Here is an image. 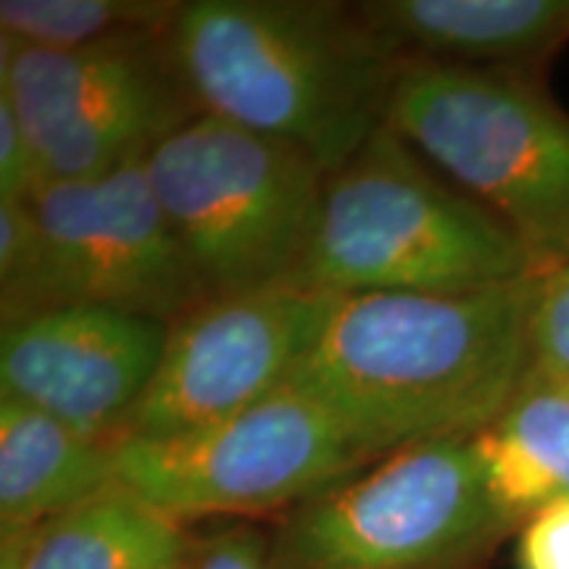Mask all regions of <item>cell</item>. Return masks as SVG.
<instances>
[{
    "label": "cell",
    "instance_id": "4fadbf2b",
    "mask_svg": "<svg viewBox=\"0 0 569 569\" xmlns=\"http://www.w3.org/2000/svg\"><path fill=\"white\" fill-rule=\"evenodd\" d=\"M119 440L0 396V525L32 530L117 486Z\"/></svg>",
    "mask_w": 569,
    "mask_h": 569
},
{
    "label": "cell",
    "instance_id": "44dd1931",
    "mask_svg": "<svg viewBox=\"0 0 569 569\" xmlns=\"http://www.w3.org/2000/svg\"><path fill=\"white\" fill-rule=\"evenodd\" d=\"M517 569H569V498L538 509L519 525Z\"/></svg>",
    "mask_w": 569,
    "mask_h": 569
},
{
    "label": "cell",
    "instance_id": "277c9868",
    "mask_svg": "<svg viewBox=\"0 0 569 569\" xmlns=\"http://www.w3.org/2000/svg\"><path fill=\"white\" fill-rule=\"evenodd\" d=\"M388 127L493 213L540 277L569 264V113L546 77L401 61Z\"/></svg>",
    "mask_w": 569,
    "mask_h": 569
},
{
    "label": "cell",
    "instance_id": "ac0fdd59",
    "mask_svg": "<svg viewBox=\"0 0 569 569\" xmlns=\"http://www.w3.org/2000/svg\"><path fill=\"white\" fill-rule=\"evenodd\" d=\"M532 372L569 388V264L540 277L530 317Z\"/></svg>",
    "mask_w": 569,
    "mask_h": 569
},
{
    "label": "cell",
    "instance_id": "d6986e66",
    "mask_svg": "<svg viewBox=\"0 0 569 569\" xmlns=\"http://www.w3.org/2000/svg\"><path fill=\"white\" fill-rule=\"evenodd\" d=\"M40 182L30 134L11 96L0 88V201H27Z\"/></svg>",
    "mask_w": 569,
    "mask_h": 569
},
{
    "label": "cell",
    "instance_id": "5bb4252c",
    "mask_svg": "<svg viewBox=\"0 0 569 569\" xmlns=\"http://www.w3.org/2000/svg\"><path fill=\"white\" fill-rule=\"evenodd\" d=\"M182 522L122 482L32 530H3L0 569H184Z\"/></svg>",
    "mask_w": 569,
    "mask_h": 569
},
{
    "label": "cell",
    "instance_id": "8992f818",
    "mask_svg": "<svg viewBox=\"0 0 569 569\" xmlns=\"http://www.w3.org/2000/svg\"><path fill=\"white\" fill-rule=\"evenodd\" d=\"M519 525L490 493L475 438L398 448L284 511L272 569H475Z\"/></svg>",
    "mask_w": 569,
    "mask_h": 569
},
{
    "label": "cell",
    "instance_id": "3957f363",
    "mask_svg": "<svg viewBox=\"0 0 569 569\" xmlns=\"http://www.w3.org/2000/svg\"><path fill=\"white\" fill-rule=\"evenodd\" d=\"M540 277L488 209L386 124L338 172L296 282L336 296H459Z\"/></svg>",
    "mask_w": 569,
    "mask_h": 569
},
{
    "label": "cell",
    "instance_id": "9a60e30c",
    "mask_svg": "<svg viewBox=\"0 0 569 569\" xmlns=\"http://www.w3.org/2000/svg\"><path fill=\"white\" fill-rule=\"evenodd\" d=\"M490 493L522 525L569 498V388L530 375L507 415L475 436Z\"/></svg>",
    "mask_w": 569,
    "mask_h": 569
},
{
    "label": "cell",
    "instance_id": "ba28073f",
    "mask_svg": "<svg viewBox=\"0 0 569 569\" xmlns=\"http://www.w3.org/2000/svg\"><path fill=\"white\" fill-rule=\"evenodd\" d=\"M375 465L322 407L284 386L172 438H122L117 480L177 522L290 511Z\"/></svg>",
    "mask_w": 569,
    "mask_h": 569
},
{
    "label": "cell",
    "instance_id": "30bf717a",
    "mask_svg": "<svg viewBox=\"0 0 569 569\" xmlns=\"http://www.w3.org/2000/svg\"><path fill=\"white\" fill-rule=\"evenodd\" d=\"M27 201L46 246L51 309L90 303L172 325L206 298L146 159L92 180L42 182Z\"/></svg>",
    "mask_w": 569,
    "mask_h": 569
},
{
    "label": "cell",
    "instance_id": "5b68a950",
    "mask_svg": "<svg viewBox=\"0 0 569 569\" xmlns=\"http://www.w3.org/2000/svg\"><path fill=\"white\" fill-rule=\"evenodd\" d=\"M146 172L203 296L296 282L327 184L315 159L198 113L151 148Z\"/></svg>",
    "mask_w": 569,
    "mask_h": 569
},
{
    "label": "cell",
    "instance_id": "ffe728a7",
    "mask_svg": "<svg viewBox=\"0 0 569 569\" xmlns=\"http://www.w3.org/2000/svg\"><path fill=\"white\" fill-rule=\"evenodd\" d=\"M184 569H272L269 536L248 522H227L193 540Z\"/></svg>",
    "mask_w": 569,
    "mask_h": 569
},
{
    "label": "cell",
    "instance_id": "52a82bcc",
    "mask_svg": "<svg viewBox=\"0 0 569 569\" xmlns=\"http://www.w3.org/2000/svg\"><path fill=\"white\" fill-rule=\"evenodd\" d=\"M0 88L27 127L42 182L92 180L146 159L201 113L167 32L82 48H38L0 34Z\"/></svg>",
    "mask_w": 569,
    "mask_h": 569
},
{
    "label": "cell",
    "instance_id": "7a4b0ae2",
    "mask_svg": "<svg viewBox=\"0 0 569 569\" xmlns=\"http://www.w3.org/2000/svg\"><path fill=\"white\" fill-rule=\"evenodd\" d=\"M167 42L198 111L288 142L327 174L388 124L401 59L356 6L190 0Z\"/></svg>",
    "mask_w": 569,
    "mask_h": 569
},
{
    "label": "cell",
    "instance_id": "9c48e42d",
    "mask_svg": "<svg viewBox=\"0 0 569 569\" xmlns=\"http://www.w3.org/2000/svg\"><path fill=\"white\" fill-rule=\"evenodd\" d=\"M298 282L206 296L169 325L159 369L124 438H172L264 401L288 386L338 303Z\"/></svg>",
    "mask_w": 569,
    "mask_h": 569
},
{
    "label": "cell",
    "instance_id": "8fae6325",
    "mask_svg": "<svg viewBox=\"0 0 569 569\" xmlns=\"http://www.w3.org/2000/svg\"><path fill=\"white\" fill-rule=\"evenodd\" d=\"M169 325L90 303L42 309L0 330V396L74 430L122 440L159 369Z\"/></svg>",
    "mask_w": 569,
    "mask_h": 569
},
{
    "label": "cell",
    "instance_id": "6da1fadb",
    "mask_svg": "<svg viewBox=\"0 0 569 569\" xmlns=\"http://www.w3.org/2000/svg\"><path fill=\"white\" fill-rule=\"evenodd\" d=\"M540 277L459 296H340L288 386L369 459L475 438L507 415L532 372Z\"/></svg>",
    "mask_w": 569,
    "mask_h": 569
},
{
    "label": "cell",
    "instance_id": "e0dca14e",
    "mask_svg": "<svg viewBox=\"0 0 569 569\" xmlns=\"http://www.w3.org/2000/svg\"><path fill=\"white\" fill-rule=\"evenodd\" d=\"M51 309L46 246L30 201H0V315L3 325Z\"/></svg>",
    "mask_w": 569,
    "mask_h": 569
},
{
    "label": "cell",
    "instance_id": "7c38bea8",
    "mask_svg": "<svg viewBox=\"0 0 569 569\" xmlns=\"http://www.w3.org/2000/svg\"><path fill=\"white\" fill-rule=\"evenodd\" d=\"M356 11L401 61L546 77L569 46V0H369Z\"/></svg>",
    "mask_w": 569,
    "mask_h": 569
},
{
    "label": "cell",
    "instance_id": "2e32d148",
    "mask_svg": "<svg viewBox=\"0 0 569 569\" xmlns=\"http://www.w3.org/2000/svg\"><path fill=\"white\" fill-rule=\"evenodd\" d=\"M177 0H3L0 34L38 48H82L119 34L167 32Z\"/></svg>",
    "mask_w": 569,
    "mask_h": 569
}]
</instances>
